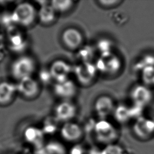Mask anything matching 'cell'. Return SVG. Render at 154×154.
Masks as SVG:
<instances>
[{"instance_id":"obj_16","label":"cell","mask_w":154,"mask_h":154,"mask_svg":"<svg viewBox=\"0 0 154 154\" xmlns=\"http://www.w3.org/2000/svg\"><path fill=\"white\" fill-rule=\"evenodd\" d=\"M17 93L16 84L9 81L0 82V105L10 103Z\"/></svg>"},{"instance_id":"obj_19","label":"cell","mask_w":154,"mask_h":154,"mask_svg":"<svg viewBox=\"0 0 154 154\" xmlns=\"http://www.w3.org/2000/svg\"><path fill=\"white\" fill-rule=\"evenodd\" d=\"M112 115L114 119L120 123H126L132 119L129 106L124 104H120L115 107Z\"/></svg>"},{"instance_id":"obj_27","label":"cell","mask_w":154,"mask_h":154,"mask_svg":"<svg viewBox=\"0 0 154 154\" xmlns=\"http://www.w3.org/2000/svg\"><path fill=\"white\" fill-rule=\"evenodd\" d=\"M144 108V107L132 103V105L129 106V111L131 118L137 119L142 117L143 116Z\"/></svg>"},{"instance_id":"obj_17","label":"cell","mask_w":154,"mask_h":154,"mask_svg":"<svg viewBox=\"0 0 154 154\" xmlns=\"http://www.w3.org/2000/svg\"><path fill=\"white\" fill-rule=\"evenodd\" d=\"M57 13L50 4V2L46 4L41 5L37 10V19L40 22L45 25L52 24L57 19Z\"/></svg>"},{"instance_id":"obj_23","label":"cell","mask_w":154,"mask_h":154,"mask_svg":"<svg viewBox=\"0 0 154 154\" xmlns=\"http://www.w3.org/2000/svg\"><path fill=\"white\" fill-rule=\"evenodd\" d=\"M96 48L100 54V55H106L113 52V43L112 41L107 38H102L97 40Z\"/></svg>"},{"instance_id":"obj_7","label":"cell","mask_w":154,"mask_h":154,"mask_svg":"<svg viewBox=\"0 0 154 154\" xmlns=\"http://www.w3.org/2000/svg\"><path fill=\"white\" fill-rule=\"evenodd\" d=\"M153 97L151 88L143 84L135 85L130 92V97L132 103L144 108L152 102Z\"/></svg>"},{"instance_id":"obj_5","label":"cell","mask_w":154,"mask_h":154,"mask_svg":"<svg viewBox=\"0 0 154 154\" xmlns=\"http://www.w3.org/2000/svg\"><path fill=\"white\" fill-rule=\"evenodd\" d=\"M93 129L96 138L103 143H111L117 137L116 128L106 119H100L96 122Z\"/></svg>"},{"instance_id":"obj_13","label":"cell","mask_w":154,"mask_h":154,"mask_svg":"<svg viewBox=\"0 0 154 154\" xmlns=\"http://www.w3.org/2000/svg\"><path fill=\"white\" fill-rule=\"evenodd\" d=\"M115 105L112 99L107 95L98 97L94 103V109L100 119H106L112 115L115 109Z\"/></svg>"},{"instance_id":"obj_28","label":"cell","mask_w":154,"mask_h":154,"mask_svg":"<svg viewBox=\"0 0 154 154\" xmlns=\"http://www.w3.org/2000/svg\"><path fill=\"white\" fill-rule=\"evenodd\" d=\"M122 1L120 0H99L97 2L102 7H112L118 5Z\"/></svg>"},{"instance_id":"obj_26","label":"cell","mask_w":154,"mask_h":154,"mask_svg":"<svg viewBox=\"0 0 154 154\" xmlns=\"http://www.w3.org/2000/svg\"><path fill=\"white\" fill-rule=\"evenodd\" d=\"M38 81L40 84L46 85L49 84L52 81H53L49 69H42L40 70L38 72Z\"/></svg>"},{"instance_id":"obj_14","label":"cell","mask_w":154,"mask_h":154,"mask_svg":"<svg viewBox=\"0 0 154 154\" xmlns=\"http://www.w3.org/2000/svg\"><path fill=\"white\" fill-rule=\"evenodd\" d=\"M134 131L140 137H147L154 133V117L143 116L136 119L134 124Z\"/></svg>"},{"instance_id":"obj_22","label":"cell","mask_w":154,"mask_h":154,"mask_svg":"<svg viewBox=\"0 0 154 154\" xmlns=\"http://www.w3.org/2000/svg\"><path fill=\"white\" fill-rule=\"evenodd\" d=\"M140 72L143 84L150 88L154 87V66L144 67Z\"/></svg>"},{"instance_id":"obj_24","label":"cell","mask_w":154,"mask_h":154,"mask_svg":"<svg viewBox=\"0 0 154 154\" xmlns=\"http://www.w3.org/2000/svg\"><path fill=\"white\" fill-rule=\"evenodd\" d=\"M154 66V55L152 54H146L140 58L135 64L134 69L137 71H140L146 67Z\"/></svg>"},{"instance_id":"obj_2","label":"cell","mask_w":154,"mask_h":154,"mask_svg":"<svg viewBox=\"0 0 154 154\" xmlns=\"http://www.w3.org/2000/svg\"><path fill=\"white\" fill-rule=\"evenodd\" d=\"M37 67L34 58L29 55H23L16 58L10 66V73L17 81L25 78L32 76Z\"/></svg>"},{"instance_id":"obj_11","label":"cell","mask_w":154,"mask_h":154,"mask_svg":"<svg viewBox=\"0 0 154 154\" xmlns=\"http://www.w3.org/2000/svg\"><path fill=\"white\" fill-rule=\"evenodd\" d=\"M53 91L55 96L62 100H70L77 93V87L76 83L69 78L55 82Z\"/></svg>"},{"instance_id":"obj_25","label":"cell","mask_w":154,"mask_h":154,"mask_svg":"<svg viewBox=\"0 0 154 154\" xmlns=\"http://www.w3.org/2000/svg\"><path fill=\"white\" fill-rule=\"evenodd\" d=\"M58 121L54 117H49L45 121L43 132L46 133H52L57 129V123Z\"/></svg>"},{"instance_id":"obj_1","label":"cell","mask_w":154,"mask_h":154,"mask_svg":"<svg viewBox=\"0 0 154 154\" xmlns=\"http://www.w3.org/2000/svg\"><path fill=\"white\" fill-rule=\"evenodd\" d=\"M11 22L22 27L31 26L37 19V10L29 2L17 4L10 14Z\"/></svg>"},{"instance_id":"obj_20","label":"cell","mask_w":154,"mask_h":154,"mask_svg":"<svg viewBox=\"0 0 154 154\" xmlns=\"http://www.w3.org/2000/svg\"><path fill=\"white\" fill-rule=\"evenodd\" d=\"M25 140L30 143L37 144L42 142L43 138V132L38 128L31 126L28 128L24 133Z\"/></svg>"},{"instance_id":"obj_10","label":"cell","mask_w":154,"mask_h":154,"mask_svg":"<svg viewBox=\"0 0 154 154\" xmlns=\"http://www.w3.org/2000/svg\"><path fill=\"white\" fill-rule=\"evenodd\" d=\"M77 113V107L71 100H62L54 109V117L58 122H67L72 121Z\"/></svg>"},{"instance_id":"obj_18","label":"cell","mask_w":154,"mask_h":154,"mask_svg":"<svg viewBox=\"0 0 154 154\" xmlns=\"http://www.w3.org/2000/svg\"><path fill=\"white\" fill-rule=\"evenodd\" d=\"M77 51L76 57L79 63H90L95 55V49L90 45H84Z\"/></svg>"},{"instance_id":"obj_9","label":"cell","mask_w":154,"mask_h":154,"mask_svg":"<svg viewBox=\"0 0 154 154\" xmlns=\"http://www.w3.org/2000/svg\"><path fill=\"white\" fill-rule=\"evenodd\" d=\"M49 70L53 81L56 82L69 79L70 74L73 73V66L68 62L59 59L51 63Z\"/></svg>"},{"instance_id":"obj_4","label":"cell","mask_w":154,"mask_h":154,"mask_svg":"<svg viewBox=\"0 0 154 154\" xmlns=\"http://www.w3.org/2000/svg\"><path fill=\"white\" fill-rule=\"evenodd\" d=\"M73 73L81 85L87 86L94 81L98 71L94 63H79L73 67Z\"/></svg>"},{"instance_id":"obj_3","label":"cell","mask_w":154,"mask_h":154,"mask_svg":"<svg viewBox=\"0 0 154 154\" xmlns=\"http://www.w3.org/2000/svg\"><path fill=\"white\" fill-rule=\"evenodd\" d=\"M94 64L98 73L109 76L117 74L122 67L121 59L114 52L100 55Z\"/></svg>"},{"instance_id":"obj_8","label":"cell","mask_w":154,"mask_h":154,"mask_svg":"<svg viewBox=\"0 0 154 154\" xmlns=\"http://www.w3.org/2000/svg\"><path fill=\"white\" fill-rule=\"evenodd\" d=\"M61 38L64 46L70 50H78L83 45L82 33L76 28L70 27L65 29Z\"/></svg>"},{"instance_id":"obj_21","label":"cell","mask_w":154,"mask_h":154,"mask_svg":"<svg viewBox=\"0 0 154 154\" xmlns=\"http://www.w3.org/2000/svg\"><path fill=\"white\" fill-rule=\"evenodd\" d=\"M50 4L57 13H66L73 7L74 2L71 0H54L50 2Z\"/></svg>"},{"instance_id":"obj_6","label":"cell","mask_w":154,"mask_h":154,"mask_svg":"<svg viewBox=\"0 0 154 154\" xmlns=\"http://www.w3.org/2000/svg\"><path fill=\"white\" fill-rule=\"evenodd\" d=\"M16 84L17 93L28 99L35 98L40 91V84L32 76L22 79Z\"/></svg>"},{"instance_id":"obj_15","label":"cell","mask_w":154,"mask_h":154,"mask_svg":"<svg viewBox=\"0 0 154 154\" xmlns=\"http://www.w3.org/2000/svg\"><path fill=\"white\" fill-rule=\"evenodd\" d=\"M60 133L65 140L75 141L82 137L83 131L78 123L70 121L63 123L60 129Z\"/></svg>"},{"instance_id":"obj_12","label":"cell","mask_w":154,"mask_h":154,"mask_svg":"<svg viewBox=\"0 0 154 154\" xmlns=\"http://www.w3.org/2000/svg\"><path fill=\"white\" fill-rule=\"evenodd\" d=\"M7 39L9 48L14 52L23 51L28 45L25 36L13 26L8 28Z\"/></svg>"}]
</instances>
